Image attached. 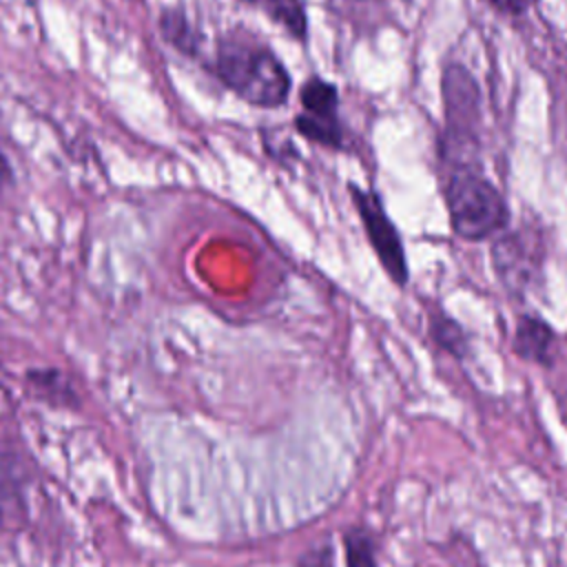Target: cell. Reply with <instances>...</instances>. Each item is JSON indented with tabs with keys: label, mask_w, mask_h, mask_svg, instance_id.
Segmentation results:
<instances>
[{
	"label": "cell",
	"mask_w": 567,
	"mask_h": 567,
	"mask_svg": "<svg viewBox=\"0 0 567 567\" xmlns=\"http://www.w3.org/2000/svg\"><path fill=\"white\" fill-rule=\"evenodd\" d=\"M299 100L303 106V113L315 115V117H337V104H339V93L334 84L321 80V78H310L303 82L299 91Z\"/></svg>",
	"instance_id": "6"
},
{
	"label": "cell",
	"mask_w": 567,
	"mask_h": 567,
	"mask_svg": "<svg viewBox=\"0 0 567 567\" xmlns=\"http://www.w3.org/2000/svg\"><path fill=\"white\" fill-rule=\"evenodd\" d=\"M241 2L268 16V20L277 22L290 38H297V40L306 38L308 20H306L303 7L297 0H241Z\"/></svg>",
	"instance_id": "5"
},
{
	"label": "cell",
	"mask_w": 567,
	"mask_h": 567,
	"mask_svg": "<svg viewBox=\"0 0 567 567\" xmlns=\"http://www.w3.org/2000/svg\"><path fill=\"white\" fill-rule=\"evenodd\" d=\"M11 463H7V458L0 461V520L9 525V520H18V516L22 514V505H20V489H18V481L11 472Z\"/></svg>",
	"instance_id": "10"
},
{
	"label": "cell",
	"mask_w": 567,
	"mask_h": 567,
	"mask_svg": "<svg viewBox=\"0 0 567 567\" xmlns=\"http://www.w3.org/2000/svg\"><path fill=\"white\" fill-rule=\"evenodd\" d=\"M215 71L219 80L244 102L277 109L290 95V75L272 49L241 33L217 40Z\"/></svg>",
	"instance_id": "1"
},
{
	"label": "cell",
	"mask_w": 567,
	"mask_h": 567,
	"mask_svg": "<svg viewBox=\"0 0 567 567\" xmlns=\"http://www.w3.org/2000/svg\"><path fill=\"white\" fill-rule=\"evenodd\" d=\"M295 128L308 137L315 144L321 146H330V148H339L343 142V133H341V124L337 117H315L308 113H299L295 117Z\"/></svg>",
	"instance_id": "8"
},
{
	"label": "cell",
	"mask_w": 567,
	"mask_h": 567,
	"mask_svg": "<svg viewBox=\"0 0 567 567\" xmlns=\"http://www.w3.org/2000/svg\"><path fill=\"white\" fill-rule=\"evenodd\" d=\"M11 177H13L11 164H9V159L4 157V153L0 151V190H2L7 184H11Z\"/></svg>",
	"instance_id": "14"
},
{
	"label": "cell",
	"mask_w": 567,
	"mask_h": 567,
	"mask_svg": "<svg viewBox=\"0 0 567 567\" xmlns=\"http://www.w3.org/2000/svg\"><path fill=\"white\" fill-rule=\"evenodd\" d=\"M554 348L551 328L538 317H520L514 332V350L518 357L536 363H549Z\"/></svg>",
	"instance_id": "4"
},
{
	"label": "cell",
	"mask_w": 567,
	"mask_h": 567,
	"mask_svg": "<svg viewBox=\"0 0 567 567\" xmlns=\"http://www.w3.org/2000/svg\"><path fill=\"white\" fill-rule=\"evenodd\" d=\"M350 193H352V202L359 210V217L363 221L365 235L381 261V266L385 268V272L390 275V279L399 286L408 284V261H405V252L401 246V237L394 228V224L388 219L379 197L370 190H363L354 184H350Z\"/></svg>",
	"instance_id": "3"
},
{
	"label": "cell",
	"mask_w": 567,
	"mask_h": 567,
	"mask_svg": "<svg viewBox=\"0 0 567 567\" xmlns=\"http://www.w3.org/2000/svg\"><path fill=\"white\" fill-rule=\"evenodd\" d=\"M343 549H346V567H377L374 545L365 532L350 529L343 536Z\"/></svg>",
	"instance_id": "11"
},
{
	"label": "cell",
	"mask_w": 567,
	"mask_h": 567,
	"mask_svg": "<svg viewBox=\"0 0 567 567\" xmlns=\"http://www.w3.org/2000/svg\"><path fill=\"white\" fill-rule=\"evenodd\" d=\"M452 228L463 239L476 241L494 235L507 221L501 193L474 168H458L445 188Z\"/></svg>",
	"instance_id": "2"
},
{
	"label": "cell",
	"mask_w": 567,
	"mask_h": 567,
	"mask_svg": "<svg viewBox=\"0 0 567 567\" xmlns=\"http://www.w3.org/2000/svg\"><path fill=\"white\" fill-rule=\"evenodd\" d=\"M27 383L31 385V390L42 401H49V403H55V405H62V408L75 405V394L58 370H49V368L29 370L27 372Z\"/></svg>",
	"instance_id": "7"
},
{
	"label": "cell",
	"mask_w": 567,
	"mask_h": 567,
	"mask_svg": "<svg viewBox=\"0 0 567 567\" xmlns=\"http://www.w3.org/2000/svg\"><path fill=\"white\" fill-rule=\"evenodd\" d=\"M159 31L168 44L179 49L182 53L193 55L197 51V38L186 20V16L177 9H164L159 18Z\"/></svg>",
	"instance_id": "9"
},
{
	"label": "cell",
	"mask_w": 567,
	"mask_h": 567,
	"mask_svg": "<svg viewBox=\"0 0 567 567\" xmlns=\"http://www.w3.org/2000/svg\"><path fill=\"white\" fill-rule=\"evenodd\" d=\"M432 334L441 343V348H445L454 357H463L467 352V339H465L461 326L454 323L452 319H447L445 315H441L432 321Z\"/></svg>",
	"instance_id": "12"
},
{
	"label": "cell",
	"mask_w": 567,
	"mask_h": 567,
	"mask_svg": "<svg viewBox=\"0 0 567 567\" xmlns=\"http://www.w3.org/2000/svg\"><path fill=\"white\" fill-rule=\"evenodd\" d=\"M494 7H498L501 11H507V13H516L520 9H525L527 0H492Z\"/></svg>",
	"instance_id": "13"
}]
</instances>
